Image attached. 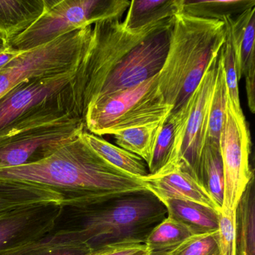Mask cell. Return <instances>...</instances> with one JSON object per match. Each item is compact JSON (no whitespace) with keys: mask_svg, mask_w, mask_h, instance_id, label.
<instances>
[{"mask_svg":"<svg viewBox=\"0 0 255 255\" xmlns=\"http://www.w3.org/2000/svg\"><path fill=\"white\" fill-rule=\"evenodd\" d=\"M174 17L135 32L121 19L94 24L86 56L69 87L73 112L84 121L94 101L132 89L159 74L169 48Z\"/></svg>","mask_w":255,"mask_h":255,"instance_id":"6da1fadb","label":"cell"},{"mask_svg":"<svg viewBox=\"0 0 255 255\" xmlns=\"http://www.w3.org/2000/svg\"><path fill=\"white\" fill-rule=\"evenodd\" d=\"M0 184L37 186L62 197V206L100 197L146 189L135 178L110 165L81 137L66 143L42 160L0 169Z\"/></svg>","mask_w":255,"mask_h":255,"instance_id":"7a4b0ae2","label":"cell"},{"mask_svg":"<svg viewBox=\"0 0 255 255\" xmlns=\"http://www.w3.org/2000/svg\"><path fill=\"white\" fill-rule=\"evenodd\" d=\"M166 217L163 203L148 189H140L62 206L51 232L84 243L94 252L111 245L144 243Z\"/></svg>","mask_w":255,"mask_h":255,"instance_id":"3957f363","label":"cell"},{"mask_svg":"<svg viewBox=\"0 0 255 255\" xmlns=\"http://www.w3.org/2000/svg\"><path fill=\"white\" fill-rule=\"evenodd\" d=\"M223 21L186 14L174 17L166 59L158 74V87L165 102L180 110L198 87L225 41Z\"/></svg>","mask_w":255,"mask_h":255,"instance_id":"277c9868","label":"cell"},{"mask_svg":"<svg viewBox=\"0 0 255 255\" xmlns=\"http://www.w3.org/2000/svg\"><path fill=\"white\" fill-rule=\"evenodd\" d=\"M68 87L0 132V169L42 160L86 130L73 113Z\"/></svg>","mask_w":255,"mask_h":255,"instance_id":"5b68a950","label":"cell"},{"mask_svg":"<svg viewBox=\"0 0 255 255\" xmlns=\"http://www.w3.org/2000/svg\"><path fill=\"white\" fill-rule=\"evenodd\" d=\"M173 107L158 87V74L132 89L104 97L88 106L86 130L98 136L165 122Z\"/></svg>","mask_w":255,"mask_h":255,"instance_id":"8992f818","label":"cell"},{"mask_svg":"<svg viewBox=\"0 0 255 255\" xmlns=\"http://www.w3.org/2000/svg\"><path fill=\"white\" fill-rule=\"evenodd\" d=\"M129 5L128 0H45L39 18L8 44L29 51L98 22L121 19Z\"/></svg>","mask_w":255,"mask_h":255,"instance_id":"52a82bcc","label":"cell"},{"mask_svg":"<svg viewBox=\"0 0 255 255\" xmlns=\"http://www.w3.org/2000/svg\"><path fill=\"white\" fill-rule=\"evenodd\" d=\"M92 26L23 52L0 71V98L22 82L78 69L90 44Z\"/></svg>","mask_w":255,"mask_h":255,"instance_id":"ba28073f","label":"cell"},{"mask_svg":"<svg viewBox=\"0 0 255 255\" xmlns=\"http://www.w3.org/2000/svg\"><path fill=\"white\" fill-rule=\"evenodd\" d=\"M219 146L224 169V201L221 210L236 211L255 174L250 164L252 140L246 117L236 113L228 96Z\"/></svg>","mask_w":255,"mask_h":255,"instance_id":"9c48e42d","label":"cell"},{"mask_svg":"<svg viewBox=\"0 0 255 255\" xmlns=\"http://www.w3.org/2000/svg\"><path fill=\"white\" fill-rule=\"evenodd\" d=\"M77 70L29 79L0 98V132L65 90Z\"/></svg>","mask_w":255,"mask_h":255,"instance_id":"30bf717a","label":"cell"},{"mask_svg":"<svg viewBox=\"0 0 255 255\" xmlns=\"http://www.w3.org/2000/svg\"><path fill=\"white\" fill-rule=\"evenodd\" d=\"M219 56V53L210 62L192 94L193 104L182 148L180 165L198 180L200 162L207 142L210 104L217 75Z\"/></svg>","mask_w":255,"mask_h":255,"instance_id":"8fae6325","label":"cell"},{"mask_svg":"<svg viewBox=\"0 0 255 255\" xmlns=\"http://www.w3.org/2000/svg\"><path fill=\"white\" fill-rule=\"evenodd\" d=\"M56 203L32 204L0 216V252L42 238L51 232L62 213Z\"/></svg>","mask_w":255,"mask_h":255,"instance_id":"7c38bea8","label":"cell"},{"mask_svg":"<svg viewBox=\"0 0 255 255\" xmlns=\"http://www.w3.org/2000/svg\"><path fill=\"white\" fill-rule=\"evenodd\" d=\"M146 189L159 200L180 199L193 201L219 212L210 195L199 181L180 163L165 168L157 174L141 178Z\"/></svg>","mask_w":255,"mask_h":255,"instance_id":"4fadbf2b","label":"cell"},{"mask_svg":"<svg viewBox=\"0 0 255 255\" xmlns=\"http://www.w3.org/2000/svg\"><path fill=\"white\" fill-rule=\"evenodd\" d=\"M193 104V96L175 113H171L162 125L150 164L149 174L174 166L180 162L186 128Z\"/></svg>","mask_w":255,"mask_h":255,"instance_id":"5bb4252c","label":"cell"},{"mask_svg":"<svg viewBox=\"0 0 255 255\" xmlns=\"http://www.w3.org/2000/svg\"><path fill=\"white\" fill-rule=\"evenodd\" d=\"M235 56L238 80L255 68V7L223 20Z\"/></svg>","mask_w":255,"mask_h":255,"instance_id":"9a60e30c","label":"cell"},{"mask_svg":"<svg viewBox=\"0 0 255 255\" xmlns=\"http://www.w3.org/2000/svg\"><path fill=\"white\" fill-rule=\"evenodd\" d=\"M44 6L45 0H0V32L8 42L30 27Z\"/></svg>","mask_w":255,"mask_h":255,"instance_id":"2e32d148","label":"cell"},{"mask_svg":"<svg viewBox=\"0 0 255 255\" xmlns=\"http://www.w3.org/2000/svg\"><path fill=\"white\" fill-rule=\"evenodd\" d=\"M161 201L166 207L167 216L181 222L195 235L219 229V212L212 207L186 200L168 198Z\"/></svg>","mask_w":255,"mask_h":255,"instance_id":"e0dca14e","label":"cell"},{"mask_svg":"<svg viewBox=\"0 0 255 255\" xmlns=\"http://www.w3.org/2000/svg\"><path fill=\"white\" fill-rule=\"evenodd\" d=\"M181 11V0H134L131 1L122 22L125 30L135 32L165 19L175 17Z\"/></svg>","mask_w":255,"mask_h":255,"instance_id":"ac0fdd59","label":"cell"},{"mask_svg":"<svg viewBox=\"0 0 255 255\" xmlns=\"http://www.w3.org/2000/svg\"><path fill=\"white\" fill-rule=\"evenodd\" d=\"M81 137L101 157L115 168L135 178L148 175L147 164L139 156L88 131L85 130Z\"/></svg>","mask_w":255,"mask_h":255,"instance_id":"d6986e66","label":"cell"},{"mask_svg":"<svg viewBox=\"0 0 255 255\" xmlns=\"http://www.w3.org/2000/svg\"><path fill=\"white\" fill-rule=\"evenodd\" d=\"M92 252L84 243L50 232L32 243L0 252V255H89Z\"/></svg>","mask_w":255,"mask_h":255,"instance_id":"ffe728a7","label":"cell"},{"mask_svg":"<svg viewBox=\"0 0 255 255\" xmlns=\"http://www.w3.org/2000/svg\"><path fill=\"white\" fill-rule=\"evenodd\" d=\"M237 255H255V178L243 192L236 210Z\"/></svg>","mask_w":255,"mask_h":255,"instance_id":"44dd1931","label":"cell"},{"mask_svg":"<svg viewBox=\"0 0 255 255\" xmlns=\"http://www.w3.org/2000/svg\"><path fill=\"white\" fill-rule=\"evenodd\" d=\"M198 180L220 211L224 201V169L220 146L206 144L200 162Z\"/></svg>","mask_w":255,"mask_h":255,"instance_id":"7402d4cb","label":"cell"},{"mask_svg":"<svg viewBox=\"0 0 255 255\" xmlns=\"http://www.w3.org/2000/svg\"><path fill=\"white\" fill-rule=\"evenodd\" d=\"M255 7V0H181L182 14L198 18L223 21Z\"/></svg>","mask_w":255,"mask_h":255,"instance_id":"603a6c76","label":"cell"},{"mask_svg":"<svg viewBox=\"0 0 255 255\" xmlns=\"http://www.w3.org/2000/svg\"><path fill=\"white\" fill-rule=\"evenodd\" d=\"M162 123L125 129L114 134L117 146L139 156L150 164L157 142Z\"/></svg>","mask_w":255,"mask_h":255,"instance_id":"cb8c5ba5","label":"cell"},{"mask_svg":"<svg viewBox=\"0 0 255 255\" xmlns=\"http://www.w3.org/2000/svg\"><path fill=\"white\" fill-rule=\"evenodd\" d=\"M195 234L181 222L167 216L156 225L144 241L148 252H170Z\"/></svg>","mask_w":255,"mask_h":255,"instance_id":"d4e9b609","label":"cell"},{"mask_svg":"<svg viewBox=\"0 0 255 255\" xmlns=\"http://www.w3.org/2000/svg\"><path fill=\"white\" fill-rule=\"evenodd\" d=\"M227 98H228V90H227L225 74L222 68V61L219 55L217 75H216L214 90H213L211 104H210L208 130H207L206 144L219 145L221 132H222L225 115H226Z\"/></svg>","mask_w":255,"mask_h":255,"instance_id":"484cf974","label":"cell"},{"mask_svg":"<svg viewBox=\"0 0 255 255\" xmlns=\"http://www.w3.org/2000/svg\"><path fill=\"white\" fill-rule=\"evenodd\" d=\"M219 55L222 61L224 74H225L228 98L236 113L238 114H243L241 104H240V91H239L240 80H238V76H237L234 49L227 34L225 43L221 48Z\"/></svg>","mask_w":255,"mask_h":255,"instance_id":"4316f807","label":"cell"},{"mask_svg":"<svg viewBox=\"0 0 255 255\" xmlns=\"http://www.w3.org/2000/svg\"><path fill=\"white\" fill-rule=\"evenodd\" d=\"M168 255H220L219 231L192 236Z\"/></svg>","mask_w":255,"mask_h":255,"instance_id":"83f0119b","label":"cell"},{"mask_svg":"<svg viewBox=\"0 0 255 255\" xmlns=\"http://www.w3.org/2000/svg\"><path fill=\"white\" fill-rule=\"evenodd\" d=\"M219 245L220 255H237L236 211L219 212Z\"/></svg>","mask_w":255,"mask_h":255,"instance_id":"f1b7e54d","label":"cell"},{"mask_svg":"<svg viewBox=\"0 0 255 255\" xmlns=\"http://www.w3.org/2000/svg\"><path fill=\"white\" fill-rule=\"evenodd\" d=\"M144 243H120L94 251L89 255H150Z\"/></svg>","mask_w":255,"mask_h":255,"instance_id":"f546056e","label":"cell"},{"mask_svg":"<svg viewBox=\"0 0 255 255\" xmlns=\"http://www.w3.org/2000/svg\"><path fill=\"white\" fill-rule=\"evenodd\" d=\"M244 77L248 106L251 113L254 114L255 112V68H252L247 71Z\"/></svg>","mask_w":255,"mask_h":255,"instance_id":"4dcf8cb0","label":"cell"},{"mask_svg":"<svg viewBox=\"0 0 255 255\" xmlns=\"http://www.w3.org/2000/svg\"><path fill=\"white\" fill-rule=\"evenodd\" d=\"M22 53L23 52L12 48L8 44L2 50H0V71L3 69L6 65L12 62Z\"/></svg>","mask_w":255,"mask_h":255,"instance_id":"1f68e13d","label":"cell"},{"mask_svg":"<svg viewBox=\"0 0 255 255\" xmlns=\"http://www.w3.org/2000/svg\"><path fill=\"white\" fill-rule=\"evenodd\" d=\"M14 188V185L0 184V196L8 193Z\"/></svg>","mask_w":255,"mask_h":255,"instance_id":"d6a6232c","label":"cell"},{"mask_svg":"<svg viewBox=\"0 0 255 255\" xmlns=\"http://www.w3.org/2000/svg\"><path fill=\"white\" fill-rule=\"evenodd\" d=\"M7 45H8V41H7L6 38L4 35L0 32V50H2Z\"/></svg>","mask_w":255,"mask_h":255,"instance_id":"836d02e7","label":"cell"},{"mask_svg":"<svg viewBox=\"0 0 255 255\" xmlns=\"http://www.w3.org/2000/svg\"><path fill=\"white\" fill-rule=\"evenodd\" d=\"M170 252H156V253H151L150 255H168Z\"/></svg>","mask_w":255,"mask_h":255,"instance_id":"e575fe53","label":"cell"}]
</instances>
